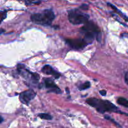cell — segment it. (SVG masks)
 <instances>
[{
    "label": "cell",
    "mask_w": 128,
    "mask_h": 128,
    "mask_svg": "<svg viewBox=\"0 0 128 128\" xmlns=\"http://www.w3.org/2000/svg\"><path fill=\"white\" fill-rule=\"evenodd\" d=\"M55 18L54 13L51 10H44L40 12L32 14L31 20L34 23L42 26H50Z\"/></svg>",
    "instance_id": "cell-1"
},
{
    "label": "cell",
    "mask_w": 128,
    "mask_h": 128,
    "mask_svg": "<svg viewBox=\"0 0 128 128\" xmlns=\"http://www.w3.org/2000/svg\"><path fill=\"white\" fill-rule=\"evenodd\" d=\"M86 102L90 106L95 108L101 113H104L106 111L119 112L118 108L108 101H102L97 98H89L86 100Z\"/></svg>",
    "instance_id": "cell-2"
},
{
    "label": "cell",
    "mask_w": 128,
    "mask_h": 128,
    "mask_svg": "<svg viewBox=\"0 0 128 128\" xmlns=\"http://www.w3.org/2000/svg\"><path fill=\"white\" fill-rule=\"evenodd\" d=\"M81 31L84 33V40L88 44L91 43L95 38L98 39L100 36V30L98 26L92 21H88L84 24L81 28Z\"/></svg>",
    "instance_id": "cell-3"
},
{
    "label": "cell",
    "mask_w": 128,
    "mask_h": 128,
    "mask_svg": "<svg viewBox=\"0 0 128 128\" xmlns=\"http://www.w3.org/2000/svg\"><path fill=\"white\" fill-rule=\"evenodd\" d=\"M90 16L81 11V9L77 8L71 10L68 12V19L71 23L78 25L86 24L89 21Z\"/></svg>",
    "instance_id": "cell-4"
},
{
    "label": "cell",
    "mask_w": 128,
    "mask_h": 128,
    "mask_svg": "<svg viewBox=\"0 0 128 128\" xmlns=\"http://www.w3.org/2000/svg\"><path fill=\"white\" fill-rule=\"evenodd\" d=\"M18 71H19L20 74L25 79H30V80L33 81L34 82H36L39 81L40 76L38 74L33 73L30 72L28 70H26L24 66L22 64H18Z\"/></svg>",
    "instance_id": "cell-5"
},
{
    "label": "cell",
    "mask_w": 128,
    "mask_h": 128,
    "mask_svg": "<svg viewBox=\"0 0 128 128\" xmlns=\"http://www.w3.org/2000/svg\"><path fill=\"white\" fill-rule=\"evenodd\" d=\"M66 42L71 48L75 50H82L88 44L84 39H68Z\"/></svg>",
    "instance_id": "cell-6"
},
{
    "label": "cell",
    "mask_w": 128,
    "mask_h": 128,
    "mask_svg": "<svg viewBox=\"0 0 128 128\" xmlns=\"http://www.w3.org/2000/svg\"><path fill=\"white\" fill-rule=\"evenodd\" d=\"M36 96V93L32 90H29L21 92L20 95V100L21 102L27 104Z\"/></svg>",
    "instance_id": "cell-7"
},
{
    "label": "cell",
    "mask_w": 128,
    "mask_h": 128,
    "mask_svg": "<svg viewBox=\"0 0 128 128\" xmlns=\"http://www.w3.org/2000/svg\"><path fill=\"white\" fill-rule=\"evenodd\" d=\"M44 82L45 87H46V88L52 89L51 90H50L51 92H56V93H60V92H61V90H60V88L56 86V84L54 83V82L52 80L49 78L44 79Z\"/></svg>",
    "instance_id": "cell-8"
},
{
    "label": "cell",
    "mask_w": 128,
    "mask_h": 128,
    "mask_svg": "<svg viewBox=\"0 0 128 128\" xmlns=\"http://www.w3.org/2000/svg\"><path fill=\"white\" fill-rule=\"evenodd\" d=\"M41 71H42V72H44V74H46L52 75L56 79L59 78L60 76V74L59 72H58L57 71H54V69L51 66H50V65H45L42 68Z\"/></svg>",
    "instance_id": "cell-9"
},
{
    "label": "cell",
    "mask_w": 128,
    "mask_h": 128,
    "mask_svg": "<svg viewBox=\"0 0 128 128\" xmlns=\"http://www.w3.org/2000/svg\"><path fill=\"white\" fill-rule=\"evenodd\" d=\"M108 6H110V7H111V8L114 10V12L115 14H116L118 15L119 16H120V18L123 19L125 21L128 22V18L124 14L122 13L121 11H120V10H119L116 7V6H114V5L110 3V2H108Z\"/></svg>",
    "instance_id": "cell-10"
},
{
    "label": "cell",
    "mask_w": 128,
    "mask_h": 128,
    "mask_svg": "<svg viewBox=\"0 0 128 128\" xmlns=\"http://www.w3.org/2000/svg\"><path fill=\"white\" fill-rule=\"evenodd\" d=\"M118 103L124 107L128 108V100H126L124 98H119L118 100Z\"/></svg>",
    "instance_id": "cell-11"
},
{
    "label": "cell",
    "mask_w": 128,
    "mask_h": 128,
    "mask_svg": "<svg viewBox=\"0 0 128 128\" xmlns=\"http://www.w3.org/2000/svg\"><path fill=\"white\" fill-rule=\"evenodd\" d=\"M18 1H24L26 5L39 4L41 2V0H18Z\"/></svg>",
    "instance_id": "cell-12"
},
{
    "label": "cell",
    "mask_w": 128,
    "mask_h": 128,
    "mask_svg": "<svg viewBox=\"0 0 128 128\" xmlns=\"http://www.w3.org/2000/svg\"><path fill=\"white\" fill-rule=\"evenodd\" d=\"M38 116L40 118L42 119V120H51L52 119V117L51 116V115L46 113L39 114Z\"/></svg>",
    "instance_id": "cell-13"
},
{
    "label": "cell",
    "mask_w": 128,
    "mask_h": 128,
    "mask_svg": "<svg viewBox=\"0 0 128 128\" xmlns=\"http://www.w3.org/2000/svg\"><path fill=\"white\" fill-rule=\"evenodd\" d=\"M90 86H91V83L89 81H86L84 83H83L81 86H79V90H81V91L82 90H87V89H88L90 87Z\"/></svg>",
    "instance_id": "cell-14"
},
{
    "label": "cell",
    "mask_w": 128,
    "mask_h": 128,
    "mask_svg": "<svg viewBox=\"0 0 128 128\" xmlns=\"http://www.w3.org/2000/svg\"><path fill=\"white\" fill-rule=\"evenodd\" d=\"M6 14H7V11H1V21L2 22L6 18Z\"/></svg>",
    "instance_id": "cell-15"
},
{
    "label": "cell",
    "mask_w": 128,
    "mask_h": 128,
    "mask_svg": "<svg viewBox=\"0 0 128 128\" xmlns=\"http://www.w3.org/2000/svg\"><path fill=\"white\" fill-rule=\"evenodd\" d=\"M79 8L82 10H88L89 9V6L88 4H83L81 6H80Z\"/></svg>",
    "instance_id": "cell-16"
},
{
    "label": "cell",
    "mask_w": 128,
    "mask_h": 128,
    "mask_svg": "<svg viewBox=\"0 0 128 128\" xmlns=\"http://www.w3.org/2000/svg\"><path fill=\"white\" fill-rule=\"evenodd\" d=\"M124 80H125V82H126V83L128 85V72H126V74H125Z\"/></svg>",
    "instance_id": "cell-17"
},
{
    "label": "cell",
    "mask_w": 128,
    "mask_h": 128,
    "mask_svg": "<svg viewBox=\"0 0 128 128\" xmlns=\"http://www.w3.org/2000/svg\"><path fill=\"white\" fill-rule=\"evenodd\" d=\"M100 93L101 94L102 96H106V91L105 90H101V91H100Z\"/></svg>",
    "instance_id": "cell-18"
},
{
    "label": "cell",
    "mask_w": 128,
    "mask_h": 128,
    "mask_svg": "<svg viewBox=\"0 0 128 128\" xmlns=\"http://www.w3.org/2000/svg\"><path fill=\"white\" fill-rule=\"evenodd\" d=\"M1 122H2V121H3V118H2V117H1Z\"/></svg>",
    "instance_id": "cell-19"
}]
</instances>
